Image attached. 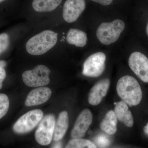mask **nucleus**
Masks as SVG:
<instances>
[{"label": "nucleus", "instance_id": "obj_21", "mask_svg": "<svg viewBox=\"0 0 148 148\" xmlns=\"http://www.w3.org/2000/svg\"><path fill=\"white\" fill-rule=\"evenodd\" d=\"M9 45V38L6 34H0V53H3L8 47Z\"/></svg>", "mask_w": 148, "mask_h": 148}, {"label": "nucleus", "instance_id": "obj_9", "mask_svg": "<svg viewBox=\"0 0 148 148\" xmlns=\"http://www.w3.org/2000/svg\"><path fill=\"white\" fill-rule=\"evenodd\" d=\"M86 8L85 0H66L63 7V15L68 23L76 21Z\"/></svg>", "mask_w": 148, "mask_h": 148}, {"label": "nucleus", "instance_id": "obj_26", "mask_svg": "<svg viewBox=\"0 0 148 148\" xmlns=\"http://www.w3.org/2000/svg\"><path fill=\"white\" fill-rule=\"evenodd\" d=\"M62 148V145L61 143H56V144L53 146V148Z\"/></svg>", "mask_w": 148, "mask_h": 148}, {"label": "nucleus", "instance_id": "obj_28", "mask_svg": "<svg viewBox=\"0 0 148 148\" xmlns=\"http://www.w3.org/2000/svg\"><path fill=\"white\" fill-rule=\"evenodd\" d=\"M4 1H5V0H0V3L1 2H2Z\"/></svg>", "mask_w": 148, "mask_h": 148}, {"label": "nucleus", "instance_id": "obj_2", "mask_svg": "<svg viewBox=\"0 0 148 148\" xmlns=\"http://www.w3.org/2000/svg\"><path fill=\"white\" fill-rule=\"evenodd\" d=\"M57 36V34L50 30L43 31L29 40L26 44V50L31 55H42L56 45Z\"/></svg>", "mask_w": 148, "mask_h": 148}, {"label": "nucleus", "instance_id": "obj_8", "mask_svg": "<svg viewBox=\"0 0 148 148\" xmlns=\"http://www.w3.org/2000/svg\"><path fill=\"white\" fill-rule=\"evenodd\" d=\"M130 68L143 82L148 83V58L143 53L135 51L128 59Z\"/></svg>", "mask_w": 148, "mask_h": 148}, {"label": "nucleus", "instance_id": "obj_16", "mask_svg": "<svg viewBox=\"0 0 148 148\" xmlns=\"http://www.w3.org/2000/svg\"><path fill=\"white\" fill-rule=\"evenodd\" d=\"M117 118L114 111L108 112L106 116L101 121L100 127L101 129L108 135L115 134L117 131Z\"/></svg>", "mask_w": 148, "mask_h": 148}, {"label": "nucleus", "instance_id": "obj_7", "mask_svg": "<svg viewBox=\"0 0 148 148\" xmlns=\"http://www.w3.org/2000/svg\"><path fill=\"white\" fill-rule=\"evenodd\" d=\"M106 59V55L103 52H98L90 55L84 64L83 74L90 77L100 76L105 71Z\"/></svg>", "mask_w": 148, "mask_h": 148}, {"label": "nucleus", "instance_id": "obj_18", "mask_svg": "<svg viewBox=\"0 0 148 148\" xmlns=\"http://www.w3.org/2000/svg\"><path fill=\"white\" fill-rule=\"evenodd\" d=\"M65 148H97L90 140L77 138L70 140Z\"/></svg>", "mask_w": 148, "mask_h": 148}, {"label": "nucleus", "instance_id": "obj_27", "mask_svg": "<svg viewBox=\"0 0 148 148\" xmlns=\"http://www.w3.org/2000/svg\"><path fill=\"white\" fill-rule=\"evenodd\" d=\"M146 33H147V34L148 36V22L147 24V27H146Z\"/></svg>", "mask_w": 148, "mask_h": 148}, {"label": "nucleus", "instance_id": "obj_10", "mask_svg": "<svg viewBox=\"0 0 148 148\" xmlns=\"http://www.w3.org/2000/svg\"><path fill=\"white\" fill-rule=\"evenodd\" d=\"M92 121V115L90 110L86 109L79 114L71 132L73 139L81 138L85 135Z\"/></svg>", "mask_w": 148, "mask_h": 148}, {"label": "nucleus", "instance_id": "obj_3", "mask_svg": "<svg viewBox=\"0 0 148 148\" xmlns=\"http://www.w3.org/2000/svg\"><path fill=\"white\" fill-rule=\"evenodd\" d=\"M125 27L124 22L120 19L111 22H103L97 29L96 36L101 43L110 45L119 39Z\"/></svg>", "mask_w": 148, "mask_h": 148}, {"label": "nucleus", "instance_id": "obj_5", "mask_svg": "<svg viewBox=\"0 0 148 148\" xmlns=\"http://www.w3.org/2000/svg\"><path fill=\"white\" fill-rule=\"evenodd\" d=\"M43 116V113L39 109L29 111L20 117L14 125V132L18 134L30 132L40 123Z\"/></svg>", "mask_w": 148, "mask_h": 148}, {"label": "nucleus", "instance_id": "obj_4", "mask_svg": "<svg viewBox=\"0 0 148 148\" xmlns=\"http://www.w3.org/2000/svg\"><path fill=\"white\" fill-rule=\"evenodd\" d=\"M50 73V70L47 66L38 65L33 70L24 72L22 79L24 84L29 87H42L49 83Z\"/></svg>", "mask_w": 148, "mask_h": 148}, {"label": "nucleus", "instance_id": "obj_6", "mask_svg": "<svg viewBox=\"0 0 148 148\" xmlns=\"http://www.w3.org/2000/svg\"><path fill=\"white\" fill-rule=\"evenodd\" d=\"M56 124L54 115L49 114L42 118L35 132V137L37 143L47 146L51 143Z\"/></svg>", "mask_w": 148, "mask_h": 148}, {"label": "nucleus", "instance_id": "obj_23", "mask_svg": "<svg viewBox=\"0 0 148 148\" xmlns=\"http://www.w3.org/2000/svg\"><path fill=\"white\" fill-rule=\"evenodd\" d=\"M93 2L99 3L103 5H108L112 2L113 0H92Z\"/></svg>", "mask_w": 148, "mask_h": 148}, {"label": "nucleus", "instance_id": "obj_24", "mask_svg": "<svg viewBox=\"0 0 148 148\" xmlns=\"http://www.w3.org/2000/svg\"><path fill=\"white\" fill-rule=\"evenodd\" d=\"M6 65V63L5 61L1 60L0 61V68H4L5 67Z\"/></svg>", "mask_w": 148, "mask_h": 148}, {"label": "nucleus", "instance_id": "obj_22", "mask_svg": "<svg viewBox=\"0 0 148 148\" xmlns=\"http://www.w3.org/2000/svg\"><path fill=\"white\" fill-rule=\"evenodd\" d=\"M6 72L4 68H0V89L2 87V83L6 77Z\"/></svg>", "mask_w": 148, "mask_h": 148}, {"label": "nucleus", "instance_id": "obj_17", "mask_svg": "<svg viewBox=\"0 0 148 148\" xmlns=\"http://www.w3.org/2000/svg\"><path fill=\"white\" fill-rule=\"evenodd\" d=\"M62 0H34L33 8L38 12L52 11L61 4Z\"/></svg>", "mask_w": 148, "mask_h": 148}, {"label": "nucleus", "instance_id": "obj_20", "mask_svg": "<svg viewBox=\"0 0 148 148\" xmlns=\"http://www.w3.org/2000/svg\"><path fill=\"white\" fill-rule=\"evenodd\" d=\"M10 106V101L7 95L0 93V119L7 113Z\"/></svg>", "mask_w": 148, "mask_h": 148}, {"label": "nucleus", "instance_id": "obj_11", "mask_svg": "<svg viewBox=\"0 0 148 148\" xmlns=\"http://www.w3.org/2000/svg\"><path fill=\"white\" fill-rule=\"evenodd\" d=\"M110 79L105 78L95 84L90 89L88 94V102L92 106H97L106 96L110 87Z\"/></svg>", "mask_w": 148, "mask_h": 148}, {"label": "nucleus", "instance_id": "obj_15", "mask_svg": "<svg viewBox=\"0 0 148 148\" xmlns=\"http://www.w3.org/2000/svg\"><path fill=\"white\" fill-rule=\"evenodd\" d=\"M66 39L69 44L83 47L86 45L87 36L86 34L81 30L71 29L67 34Z\"/></svg>", "mask_w": 148, "mask_h": 148}, {"label": "nucleus", "instance_id": "obj_13", "mask_svg": "<svg viewBox=\"0 0 148 148\" xmlns=\"http://www.w3.org/2000/svg\"><path fill=\"white\" fill-rule=\"evenodd\" d=\"M114 112L117 119L126 126L131 127L133 126L134 120L132 113L129 110L127 104L124 101H121L116 103Z\"/></svg>", "mask_w": 148, "mask_h": 148}, {"label": "nucleus", "instance_id": "obj_14", "mask_svg": "<svg viewBox=\"0 0 148 148\" xmlns=\"http://www.w3.org/2000/svg\"><path fill=\"white\" fill-rule=\"evenodd\" d=\"M69 125V117L68 112L63 111L59 114L58 119L56 123L53 140L58 141L62 139L66 134Z\"/></svg>", "mask_w": 148, "mask_h": 148}, {"label": "nucleus", "instance_id": "obj_12", "mask_svg": "<svg viewBox=\"0 0 148 148\" xmlns=\"http://www.w3.org/2000/svg\"><path fill=\"white\" fill-rule=\"evenodd\" d=\"M51 94V90L48 87L42 86L33 89L27 95L25 106L31 107L43 104L49 100Z\"/></svg>", "mask_w": 148, "mask_h": 148}, {"label": "nucleus", "instance_id": "obj_25", "mask_svg": "<svg viewBox=\"0 0 148 148\" xmlns=\"http://www.w3.org/2000/svg\"><path fill=\"white\" fill-rule=\"evenodd\" d=\"M144 131L145 134L148 135V123L144 127Z\"/></svg>", "mask_w": 148, "mask_h": 148}, {"label": "nucleus", "instance_id": "obj_19", "mask_svg": "<svg viewBox=\"0 0 148 148\" xmlns=\"http://www.w3.org/2000/svg\"><path fill=\"white\" fill-rule=\"evenodd\" d=\"M93 143L97 148H108L110 145L111 140L108 135L101 133L95 136Z\"/></svg>", "mask_w": 148, "mask_h": 148}, {"label": "nucleus", "instance_id": "obj_1", "mask_svg": "<svg viewBox=\"0 0 148 148\" xmlns=\"http://www.w3.org/2000/svg\"><path fill=\"white\" fill-rule=\"evenodd\" d=\"M116 91L122 101L130 107L140 104L143 98L140 84L135 78L131 76H124L119 80Z\"/></svg>", "mask_w": 148, "mask_h": 148}]
</instances>
